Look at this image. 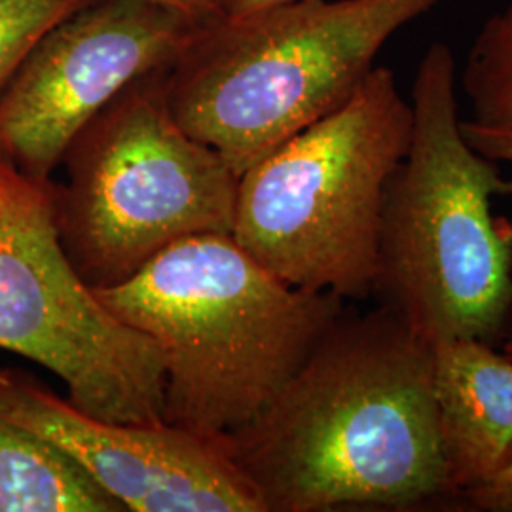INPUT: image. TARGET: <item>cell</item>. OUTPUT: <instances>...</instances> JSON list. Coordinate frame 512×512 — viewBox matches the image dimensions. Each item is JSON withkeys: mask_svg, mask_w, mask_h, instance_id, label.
I'll return each instance as SVG.
<instances>
[{"mask_svg": "<svg viewBox=\"0 0 512 512\" xmlns=\"http://www.w3.org/2000/svg\"><path fill=\"white\" fill-rule=\"evenodd\" d=\"M433 344L384 306L342 311L274 401L222 439L264 512L410 511L456 499Z\"/></svg>", "mask_w": 512, "mask_h": 512, "instance_id": "6da1fadb", "label": "cell"}, {"mask_svg": "<svg viewBox=\"0 0 512 512\" xmlns=\"http://www.w3.org/2000/svg\"><path fill=\"white\" fill-rule=\"evenodd\" d=\"M93 291L162 351L165 423L215 440L255 420L346 310L287 285L232 234L181 239Z\"/></svg>", "mask_w": 512, "mask_h": 512, "instance_id": "7a4b0ae2", "label": "cell"}, {"mask_svg": "<svg viewBox=\"0 0 512 512\" xmlns=\"http://www.w3.org/2000/svg\"><path fill=\"white\" fill-rule=\"evenodd\" d=\"M412 139L385 188L372 296L429 342L499 346L512 332V196L499 162L471 147L459 120L458 65L444 42L421 57Z\"/></svg>", "mask_w": 512, "mask_h": 512, "instance_id": "3957f363", "label": "cell"}, {"mask_svg": "<svg viewBox=\"0 0 512 512\" xmlns=\"http://www.w3.org/2000/svg\"><path fill=\"white\" fill-rule=\"evenodd\" d=\"M442 0H300L207 21L162 74L177 124L238 175L342 107L385 42Z\"/></svg>", "mask_w": 512, "mask_h": 512, "instance_id": "277c9868", "label": "cell"}, {"mask_svg": "<svg viewBox=\"0 0 512 512\" xmlns=\"http://www.w3.org/2000/svg\"><path fill=\"white\" fill-rule=\"evenodd\" d=\"M412 124L397 76L374 67L342 107L239 175L232 236L291 287L372 296L385 188Z\"/></svg>", "mask_w": 512, "mask_h": 512, "instance_id": "5b68a950", "label": "cell"}, {"mask_svg": "<svg viewBox=\"0 0 512 512\" xmlns=\"http://www.w3.org/2000/svg\"><path fill=\"white\" fill-rule=\"evenodd\" d=\"M162 74L116 95L61 160L59 241L92 289L126 281L181 239L234 230L239 175L177 124Z\"/></svg>", "mask_w": 512, "mask_h": 512, "instance_id": "8992f818", "label": "cell"}, {"mask_svg": "<svg viewBox=\"0 0 512 512\" xmlns=\"http://www.w3.org/2000/svg\"><path fill=\"white\" fill-rule=\"evenodd\" d=\"M0 349L54 372L67 385V401L88 416L164 421L162 351L74 270L55 224L54 183L2 156Z\"/></svg>", "mask_w": 512, "mask_h": 512, "instance_id": "52a82bcc", "label": "cell"}, {"mask_svg": "<svg viewBox=\"0 0 512 512\" xmlns=\"http://www.w3.org/2000/svg\"><path fill=\"white\" fill-rule=\"evenodd\" d=\"M205 23L148 0H95L63 19L0 93V156L48 181L78 131L137 80L165 73Z\"/></svg>", "mask_w": 512, "mask_h": 512, "instance_id": "ba28073f", "label": "cell"}, {"mask_svg": "<svg viewBox=\"0 0 512 512\" xmlns=\"http://www.w3.org/2000/svg\"><path fill=\"white\" fill-rule=\"evenodd\" d=\"M0 406L74 459L126 511L264 512L222 439L165 421L99 420L10 370H0Z\"/></svg>", "mask_w": 512, "mask_h": 512, "instance_id": "9c48e42d", "label": "cell"}, {"mask_svg": "<svg viewBox=\"0 0 512 512\" xmlns=\"http://www.w3.org/2000/svg\"><path fill=\"white\" fill-rule=\"evenodd\" d=\"M480 340L433 344L440 450L454 497L494 473L512 442V359Z\"/></svg>", "mask_w": 512, "mask_h": 512, "instance_id": "30bf717a", "label": "cell"}, {"mask_svg": "<svg viewBox=\"0 0 512 512\" xmlns=\"http://www.w3.org/2000/svg\"><path fill=\"white\" fill-rule=\"evenodd\" d=\"M0 512H126L55 444L0 406Z\"/></svg>", "mask_w": 512, "mask_h": 512, "instance_id": "8fae6325", "label": "cell"}, {"mask_svg": "<svg viewBox=\"0 0 512 512\" xmlns=\"http://www.w3.org/2000/svg\"><path fill=\"white\" fill-rule=\"evenodd\" d=\"M461 82L475 122L512 129V21L503 14L488 19L476 35Z\"/></svg>", "mask_w": 512, "mask_h": 512, "instance_id": "7c38bea8", "label": "cell"}, {"mask_svg": "<svg viewBox=\"0 0 512 512\" xmlns=\"http://www.w3.org/2000/svg\"><path fill=\"white\" fill-rule=\"evenodd\" d=\"M95 0H0V93L55 25Z\"/></svg>", "mask_w": 512, "mask_h": 512, "instance_id": "4fadbf2b", "label": "cell"}, {"mask_svg": "<svg viewBox=\"0 0 512 512\" xmlns=\"http://www.w3.org/2000/svg\"><path fill=\"white\" fill-rule=\"evenodd\" d=\"M463 499L476 511L512 512V442L494 473L463 494Z\"/></svg>", "mask_w": 512, "mask_h": 512, "instance_id": "5bb4252c", "label": "cell"}, {"mask_svg": "<svg viewBox=\"0 0 512 512\" xmlns=\"http://www.w3.org/2000/svg\"><path fill=\"white\" fill-rule=\"evenodd\" d=\"M461 133L465 141L482 156L495 162L512 164V129L490 128L475 120H467L461 122Z\"/></svg>", "mask_w": 512, "mask_h": 512, "instance_id": "9a60e30c", "label": "cell"}, {"mask_svg": "<svg viewBox=\"0 0 512 512\" xmlns=\"http://www.w3.org/2000/svg\"><path fill=\"white\" fill-rule=\"evenodd\" d=\"M158 6H164L167 10H173L177 14H183L186 18L196 21H215L219 19L220 0H148Z\"/></svg>", "mask_w": 512, "mask_h": 512, "instance_id": "2e32d148", "label": "cell"}, {"mask_svg": "<svg viewBox=\"0 0 512 512\" xmlns=\"http://www.w3.org/2000/svg\"><path fill=\"white\" fill-rule=\"evenodd\" d=\"M300 0H220V18L236 19Z\"/></svg>", "mask_w": 512, "mask_h": 512, "instance_id": "e0dca14e", "label": "cell"}, {"mask_svg": "<svg viewBox=\"0 0 512 512\" xmlns=\"http://www.w3.org/2000/svg\"><path fill=\"white\" fill-rule=\"evenodd\" d=\"M501 351L507 355V357H511L512 359V332L505 338V342L501 344Z\"/></svg>", "mask_w": 512, "mask_h": 512, "instance_id": "ac0fdd59", "label": "cell"}, {"mask_svg": "<svg viewBox=\"0 0 512 512\" xmlns=\"http://www.w3.org/2000/svg\"><path fill=\"white\" fill-rule=\"evenodd\" d=\"M503 16H505V18L509 19V21H512V2H511V6H509V8H507V10H505V12H503Z\"/></svg>", "mask_w": 512, "mask_h": 512, "instance_id": "d6986e66", "label": "cell"}]
</instances>
